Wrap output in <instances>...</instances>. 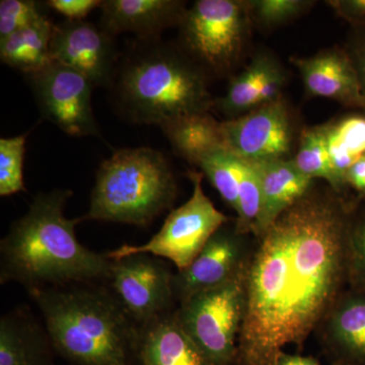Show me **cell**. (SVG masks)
Instances as JSON below:
<instances>
[{
  "instance_id": "cell-12",
  "label": "cell",
  "mask_w": 365,
  "mask_h": 365,
  "mask_svg": "<svg viewBox=\"0 0 365 365\" xmlns=\"http://www.w3.org/2000/svg\"><path fill=\"white\" fill-rule=\"evenodd\" d=\"M113 36L86 21L55 24L50 54L53 61L81 72L93 86H109L118 60Z\"/></svg>"
},
{
  "instance_id": "cell-19",
  "label": "cell",
  "mask_w": 365,
  "mask_h": 365,
  "mask_svg": "<svg viewBox=\"0 0 365 365\" xmlns=\"http://www.w3.org/2000/svg\"><path fill=\"white\" fill-rule=\"evenodd\" d=\"M139 362L141 365H208L178 324L175 312L141 327Z\"/></svg>"
},
{
  "instance_id": "cell-25",
  "label": "cell",
  "mask_w": 365,
  "mask_h": 365,
  "mask_svg": "<svg viewBox=\"0 0 365 365\" xmlns=\"http://www.w3.org/2000/svg\"><path fill=\"white\" fill-rule=\"evenodd\" d=\"M197 165L207 176L223 200L237 212L241 179L240 158L227 150H222L204 158Z\"/></svg>"
},
{
  "instance_id": "cell-2",
  "label": "cell",
  "mask_w": 365,
  "mask_h": 365,
  "mask_svg": "<svg viewBox=\"0 0 365 365\" xmlns=\"http://www.w3.org/2000/svg\"><path fill=\"white\" fill-rule=\"evenodd\" d=\"M73 193L56 189L38 194L26 215L11 223L0 242V283L26 289L107 282L112 260L83 246L76 227L83 218L64 215Z\"/></svg>"
},
{
  "instance_id": "cell-30",
  "label": "cell",
  "mask_w": 365,
  "mask_h": 365,
  "mask_svg": "<svg viewBox=\"0 0 365 365\" xmlns=\"http://www.w3.org/2000/svg\"><path fill=\"white\" fill-rule=\"evenodd\" d=\"M312 2L302 0H254L247 1L250 16L265 26L280 25L299 16Z\"/></svg>"
},
{
  "instance_id": "cell-35",
  "label": "cell",
  "mask_w": 365,
  "mask_h": 365,
  "mask_svg": "<svg viewBox=\"0 0 365 365\" xmlns=\"http://www.w3.org/2000/svg\"><path fill=\"white\" fill-rule=\"evenodd\" d=\"M356 71L359 72L360 83L365 97V35L357 43L355 48L354 57H353Z\"/></svg>"
},
{
  "instance_id": "cell-8",
  "label": "cell",
  "mask_w": 365,
  "mask_h": 365,
  "mask_svg": "<svg viewBox=\"0 0 365 365\" xmlns=\"http://www.w3.org/2000/svg\"><path fill=\"white\" fill-rule=\"evenodd\" d=\"M189 176L193 194L186 203L170 211L160 232L140 246L123 245L109 252L110 260L148 254L168 259L178 271L189 267L213 235L228 222L227 216L216 209L204 193L203 175L192 172Z\"/></svg>"
},
{
  "instance_id": "cell-5",
  "label": "cell",
  "mask_w": 365,
  "mask_h": 365,
  "mask_svg": "<svg viewBox=\"0 0 365 365\" xmlns=\"http://www.w3.org/2000/svg\"><path fill=\"white\" fill-rule=\"evenodd\" d=\"M176 177L162 151L123 148L98 168L85 220L148 227L174 205Z\"/></svg>"
},
{
  "instance_id": "cell-4",
  "label": "cell",
  "mask_w": 365,
  "mask_h": 365,
  "mask_svg": "<svg viewBox=\"0 0 365 365\" xmlns=\"http://www.w3.org/2000/svg\"><path fill=\"white\" fill-rule=\"evenodd\" d=\"M108 88L126 120L160 128L208 113L213 106L205 72L181 48L160 38L134 41L120 55Z\"/></svg>"
},
{
  "instance_id": "cell-37",
  "label": "cell",
  "mask_w": 365,
  "mask_h": 365,
  "mask_svg": "<svg viewBox=\"0 0 365 365\" xmlns=\"http://www.w3.org/2000/svg\"><path fill=\"white\" fill-rule=\"evenodd\" d=\"M364 215H365V208H364Z\"/></svg>"
},
{
  "instance_id": "cell-24",
  "label": "cell",
  "mask_w": 365,
  "mask_h": 365,
  "mask_svg": "<svg viewBox=\"0 0 365 365\" xmlns=\"http://www.w3.org/2000/svg\"><path fill=\"white\" fill-rule=\"evenodd\" d=\"M294 162L304 176L312 180H325L334 189V178L327 145V125L311 127L302 132L299 151Z\"/></svg>"
},
{
  "instance_id": "cell-15",
  "label": "cell",
  "mask_w": 365,
  "mask_h": 365,
  "mask_svg": "<svg viewBox=\"0 0 365 365\" xmlns=\"http://www.w3.org/2000/svg\"><path fill=\"white\" fill-rule=\"evenodd\" d=\"M292 61L299 68L309 95L365 110L359 72L347 53L331 49L306 58H292Z\"/></svg>"
},
{
  "instance_id": "cell-1",
  "label": "cell",
  "mask_w": 365,
  "mask_h": 365,
  "mask_svg": "<svg viewBox=\"0 0 365 365\" xmlns=\"http://www.w3.org/2000/svg\"><path fill=\"white\" fill-rule=\"evenodd\" d=\"M335 193L309 190L257 235L237 365H276L285 346L302 350L346 289L353 215Z\"/></svg>"
},
{
  "instance_id": "cell-33",
  "label": "cell",
  "mask_w": 365,
  "mask_h": 365,
  "mask_svg": "<svg viewBox=\"0 0 365 365\" xmlns=\"http://www.w3.org/2000/svg\"><path fill=\"white\" fill-rule=\"evenodd\" d=\"M284 81L285 78L280 68L274 72L261 88L259 93L258 107L281 98V90L284 86Z\"/></svg>"
},
{
  "instance_id": "cell-11",
  "label": "cell",
  "mask_w": 365,
  "mask_h": 365,
  "mask_svg": "<svg viewBox=\"0 0 365 365\" xmlns=\"http://www.w3.org/2000/svg\"><path fill=\"white\" fill-rule=\"evenodd\" d=\"M220 127L225 148L242 160H282L292 148L289 113L281 98L220 122Z\"/></svg>"
},
{
  "instance_id": "cell-26",
  "label": "cell",
  "mask_w": 365,
  "mask_h": 365,
  "mask_svg": "<svg viewBox=\"0 0 365 365\" xmlns=\"http://www.w3.org/2000/svg\"><path fill=\"white\" fill-rule=\"evenodd\" d=\"M241 160V179L239 187V207L235 227L239 234H254L262 208L260 177L254 163Z\"/></svg>"
},
{
  "instance_id": "cell-18",
  "label": "cell",
  "mask_w": 365,
  "mask_h": 365,
  "mask_svg": "<svg viewBox=\"0 0 365 365\" xmlns=\"http://www.w3.org/2000/svg\"><path fill=\"white\" fill-rule=\"evenodd\" d=\"M54 351L45 327L29 311L0 319V365H54Z\"/></svg>"
},
{
  "instance_id": "cell-27",
  "label": "cell",
  "mask_w": 365,
  "mask_h": 365,
  "mask_svg": "<svg viewBox=\"0 0 365 365\" xmlns=\"http://www.w3.org/2000/svg\"><path fill=\"white\" fill-rule=\"evenodd\" d=\"M28 133L0 139V195L9 196L26 191L24 158Z\"/></svg>"
},
{
  "instance_id": "cell-17",
  "label": "cell",
  "mask_w": 365,
  "mask_h": 365,
  "mask_svg": "<svg viewBox=\"0 0 365 365\" xmlns=\"http://www.w3.org/2000/svg\"><path fill=\"white\" fill-rule=\"evenodd\" d=\"M252 163L258 170L262 190L261 213L254 230L257 237L306 195L312 189L314 180L300 173L294 160L282 158Z\"/></svg>"
},
{
  "instance_id": "cell-34",
  "label": "cell",
  "mask_w": 365,
  "mask_h": 365,
  "mask_svg": "<svg viewBox=\"0 0 365 365\" xmlns=\"http://www.w3.org/2000/svg\"><path fill=\"white\" fill-rule=\"evenodd\" d=\"M346 184L359 194V198L365 200V155L359 158L348 170Z\"/></svg>"
},
{
  "instance_id": "cell-16",
  "label": "cell",
  "mask_w": 365,
  "mask_h": 365,
  "mask_svg": "<svg viewBox=\"0 0 365 365\" xmlns=\"http://www.w3.org/2000/svg\"><path fill=\"white\" fill-rule=\"evenodd\" d=\"M100 7L106 32L113 37L132 33L140 40L160 38L163 31L181 25L187 11L178 0H105Z\"/></svg>"
},
{
  "instance_id": "cell-29",
  "label": "cell",
  "mask_w": 365,
  "mask_h": 365,
  "mask_svg": "<svg viewBox=\"0 0 365 365\" xmlns=\"http://www.w3.org/2000/svg\"><path fill=\"white\" fill-rule=\"evenodd\" d=\"M347 288L365 294V215L353 217L347 248Z\"/></svg>"
},
{
  "instance_id": "cell-36",
  "label": "cell",
  "mask_w": 365,
  "mask_h": 365,
  "mask_svg": "<svg viewBox=\"0 0 365 365\" xmlns=\"http://www.w3.org/2000/svg\"><path fill=\"white\" fill-rule=\"evenodd\" d=\"M276 365H321L314 357L290 355L283 352L277 360Z\"/></svg>"
},
{
  "instance_id": "cell-21",
  "label": "cell",
  "mask_w": 365,
  "mask_h": 365,
  "mask_svg": "<svg viewBox=\"0 0 365 365\" xmlns=\"http://www.w3.org/2000/svg\"><path fill=\"white\" fill-rule=\"evenodd\" d=\"M55 24L47 16L0 41L2 63L26 76L49 66L52 34Z\"/></svg>"
},
{
  "instance_id": "cell-23",
  "label": "cell",
  "mask_w": 365,
  "mask_h": 365,
  "mask_svg": "<svg viewBox=\"0 0 365 365\" xmlns=\"http://www.w3.org/2000/svg\"><path fill=\"white\" fill-rule=\"evenodd\" d=\"M277 69L279 67L270 57H256L244 71L230 81L227 95L218 103L222 111L237 115L258 107L262 86Z\"/></svg>"
},
{
  "instance_id": "cell-20",
  "label": "cell",
  "mask_w": 365,
  "mask_h": 365,
  "mask_svg": "<svg viewBox=\"0 0 365 365\" xmlns=\"http://www.w3.org/2000/svg\"><path fill=\"white\" fill-rule=\"evenodd\" d=\"M160 129L178 155L195 165L207 155L227 150L220 122L209 113L182 118Z\"/></svg>"
},
{
  "instance_id": "cell-9",
  "label": "cell",
  "mask_w": 365,
  "mask_h": 365,
  "mask_svg": "<svg viewBox=\"0 0 365 365\" xmlns=\"http://www.w3.org/2000/svg\"><path fill=\"white\" fill-rule=\"evenodd\" d=\"M26 78L45 120L67 135L101 136L91 107L95 86L83 74L52 61Z\"/></svg>"
},
{
  "instance_id": "cell-14",
  "label": "cell",
  "mask_w": 365,
  "mask_h": 365,
  "mask_svg": "<svg viewBox=\"0 0 365 365\" xmlns=\"http://www.w3.org/2000/svg\"><path fill=\"white\" fill-rule=\"evenodd\" d=\"M318 330L332 365H365V294L345 289Z\"/></svg>"
},
{
  "instance_id": "cell-31",
  "label": "cell",
  "mask_w": 365,
  "mask_h": 365,
  "mask_svg": "<svg viewBox=\"0 0 365 365\" xmlns=\"http://www.w3.org/2000/svg\"><path fill=\"white\" fill-rule=\"evenodd\" d=\"M48 7L66 16L67 20L83 21L96 7H100V0H49Z\"/></svg>"
},
{
  "instance_id": "cell-10",
  "label": "cell",
  "mask_w": 365,
  "mask_h": 365,
  "mask_svg": "<svg viewBox=\"0 0 365 365\" xmlns=\"http://www.w3.org/2000/svg\"><path fill=\"white\" fill-rule=\"evenodd\" d=\"M173 276L165 262L148 254L112 260L109 288L139 326L173 313Z\"/></svg>"
},
{
  "instance_id": "cell-6",
  "label": "cell",
  "mask_w": 365,
  "mask_h": 365,
  "mask_svg": "<svg viewBox=\"0 0 365 365\" xmlns=\"http://www.w3.org/2000/svg\"><path fill=\"white\" fill-rule=\"evenodd\" d=\"M244 272L245 267L225 284L184 300L175 311L178 324L208 365H237L245 309Z\"/></svg>"
},
{
  "instance_id": "cell-3",
  "label": "cell",
  "mask_w": 365,
  "mask_h": 365,
  "mask_svg": "<svg viewBox=\"0 0 365 365\" xmlns=\"http://www.w3.org/2000/svg\"><path fill=\"white\" fill-rule=\"evenodd\" d=\"M55 352L76 365L139 361L141 327L110 288L98 283L28 289Z\"/></svg>"
},
{
  "instance_id": "cell-7",
  "label": "cell",
  "mask_w": 365,
  "mask_h": 365,
  "mask_svg": "<svg viewBox=\"0 0 365 365\" xmlns=\"http://www.w3.org/2000/svg\"><path fill=\"white\" fill-rule=\"evenodd\" d=\"M249 16L247 1L198 0L179 26L180 48L204 72L225 73L241 56Z\"/></svg>"
},
{
  "instance_id": "cell-32",
  "label": "cell",
  "mask_w": 365,
  "mask_h": 365,
  "mask_svg": "<svg viewBox=\"0 0 365 365\" xmlns=\"http://www.w3.org/2000/svg\"><path fill=\"white\" fill-rule=\"evenodd\" d=\"M329 4L341 18L354 25L365 26V0H338Z\"/></svg>"
},
{
  "instance_id": "cell-22",
  "label": "cell",
  "mask_w": 365,
  "mask_h": 365,
  "mask_svg": "<svg viewBox=\"0 0 365 365\" xmlns=\"http://www.w3.org/2000/svg\"><path fill=\"white\" fill-rule=\"evenodd\" d=\"M327 145L334 178V191L347 186L346 176L353 163L365 155V116L354 115L327 125Z\"/></svg>"
},
{
  "instance_id": "cell-28",
  "label": "cell",
  "mask_w": 365,
  "mask_h": 365,
  "mask_svg": "<svg viewBox=\"0 0 365 365\" xmlns=\"http://www.w3.org/2000/svg\"><path fill=\"white\" fill-rule=\"evenodd\" d=\"M46 2L35 0L0 1V41L47 16Z\"/></svg>"
},
{
  "instance_id": "cell-13",
  "label": "cell",
  "mask_w": 365,
  "mask_h": 365,
  "mask_svg": "<svg viewBox=\"0 0 365 365\" xmlns=\"http://www.w3.org/2000/svg\"><path fill=\"white\" fill-rule=\"evenodd\" d=\"M244 235L223 225L209 240L189 267L173 276V292L180 304L199 292L225 284L245 267L249 256Z\"/></svg>"
}]
</instances>
